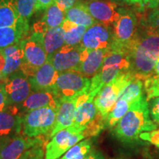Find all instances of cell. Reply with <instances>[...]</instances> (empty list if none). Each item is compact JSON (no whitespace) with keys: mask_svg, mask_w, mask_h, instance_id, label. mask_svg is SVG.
Wrapping results in <instances>:
<instances>
[{"mask_svg":"<svg viewBox=\"0 0 159 159\" xmlns=\"http://www.w3.org/2000/svg\"><path fill=\"white\" fill-rule=\"evenodd\" d=\"M128 51L130 71L136 77L145 80L151 76L159 60V34L150 27L142 35L136 33Z\"/></svg>","mask_w":159,"mask_h":159,"instance_id":"1","label":"cell"},{"mask_svg":"<svg viewBox=\"0 0 159 159\" xmlns=\"http://www.w3.org/2000/svg\"><path fill=\"white\" fill-rule=\"evenodd\" d=\"M28 30V24L25 21H21L15 27L0 28V50L23 40Z\"/></svg>","mask_w":159,"mask_h":159,"instance_id":"22","label":"cell"},{"mask_svg":"<svg viewBox=\"0 0 159 159\" xmlns=\"http://www.w3.org/2000/svg\"><path fill=\"white\" fill-rule=\"evenodd\" d=\"M56 2L61 9L66 11L75 5L77 3V0H56Z\"/></svg>","mask_w":159,"mask_h":159,"instance_id":"34","label":"cell"},{"mask_svg":"<svg viewBox=\"0 0 159 159\" xmlns=\"http://www.w3.org/2000/svg\"><path fill=\"white\" fill-rule=\"evenodd\" d=\"M77 98L78 97L61 101V106L57 113L54 128L49 134L50 138H52L59 131L73 125Z\"/></svg>","mask_w":159,"mask_h":159,"instance_id":"20","label":"cell"},{"mask_svg":"<svg viewBox=\"0 0 159 159\" xmlns=\"http://www.w3.org/2000/svg\"><path fill=\"white\" fill-rule=\"evenodd\" d=\"M32 149H33V148H32ZM32 149H30V150H29L28 151H27V152H25V153H23L21 156L19 157V158H17V159H27V158H28L29 156H30V153H31Z\"/></svg>","mask_w":159,"mask_h":159,"instance_id":"40","label":"cell"},{"mask_svg":"<svg viewBox=\"0 0 159 159\" xmlns=\"http://www.w3.org/2000/svg\"><path fill=\"white\" fill-rule=\"evenodd\" d=\"M159 5V0H143V5L146 6L148 8L155 9Z\"/></svg>","mask_w":159,"mask_h":159,"instance_id":"38","label":"cell"},{"mask_svg":"<svg viewBox=\"0 0 159 159\" xmlns=\"http://www.w3.org/2000/svg\"><path fill=\"white\" fill-rule=\"evenodd\" d=\"M135 77H136L131 71L121 73L105 85L95 97L94 104L97 111L105 119L123 89Z\"/></svg>","mask_w":159,"mask_h":159,"instance_id":"5","label":"cell"},{"mask_svg":"<svg viewBox=\"0 0 159 159\" xmlns=\"http://www.w3.org/2000/svg\"><path fill=\"white\" fill-rule=\"evenodd\" d=\"M159 75V60L157 61L156 65H155V67L153 69V71H152V75H151V76H152V75Z\"/></svg>","mask_w":159,"mask_h":159,"instance_id":"39","label":"cell"},{"mask_svg":"<svg viewBox=\"0 0 159 159\" xmlns=\"http://www.w3.org/2000/svg\"><path fill=\"white\" fill-rule=\"evenodd\" d=\"M47 61L43 34L33 31L28 38L24 39V57L20 70L28 77H32Z\"/></svg>","mask_w":159,"mask_h":159,"instance_id":"4","label":"cell"},{"mask_svg":"<svg viewBox=\"0 0 159 159\" xmlns=\"http://www.w3.org/2000/svg\"><path fill=\"white\" fill-rule=\"evenodd\" d=\"M139 139L159 148V129L150 132L142 133L139 136Z\"/></svg>","mask_w":159,"mask_h":159,"instance_id":"30","label":"cell"},{"mask_svg":"<svg viewBox=\"0 0 159 159\" xmlns=\"http://www.w3.org/2000/svg\"><path fill=\"white\" fill-rule=\"evenodd\" d=\"M27 159H45V153L41 147L32 149L31 153Z\"/></svg>","mask_w":159,"mask_h":159,"instance_id":"33","label":"cell"},{"mask_svg":"<svg viewBox=\"0 0 159 159\" xmlns=\"http://www.w3.org/2000/svg\"><path fill=\"white\" fill-rule=\"evenodd\" d=\"M109 51L110 49H85L80 64L76 71L88 78L94 77L100 70Z\"/></svg>","mask_w":159,"mask_h":159,"instance_id":"17","label":"cell"},{"mask_svg":"<svg viewBox=\"0 0 159 159\" xmlns=\"http://www.w3.org/2000/svg\"><path fill=\"white\" fill-rule=\"evenodd\" d=\"M55 2H56V0H37L36 11L46 10Z\"/></svg>","mask_w":159,"mask_h":159,"instance_id":"36","label":"cell"},{"mask_svg":"<svg viewBox=\"0 0 159 159\" xmlns=\"http://www.w3.org/2000/svg\"><path fill=\"white\" fill-rule=\"evenodd\" d=\"M8 107V99L3 83H0V112L5 111Z\"/></svg>","mask_w":159,"mask_h":159,"instance_id":"31","label":"cell"},{"mask_svg":"<svg viewBox=\"0 0 159 159\" xmlns=\"http://www.w3.org/2000/svg\"><path fill=\"white\" fill-rule=\"evenodd\" d=\"M22 129V116L19 107L8 106L0 112V141L7 140L21 133Z\"/></svg>","mask_w":159,"mask_h":159,"instance_id":"14","label":"cell"},{"mask_svg":"<svg viewBox=\"0 0 159 159\" xmlns=\"http://www.w3.org/2000/svg\"><path fill=\"white\" fill-rule=\"evenodd\" d=\"M1 52L5 59V66L2 71V76L4 80L21 68L24 57V39L2 49Z\"/></svg>","mask_w":159,"mask_h":159,"instance_id":"19","label":"cell"},{"mask_svg":"<svg viewBox=\"0 0 159 159\" xmlns=\"http://www.w3.org/2000/svg\"><path fill=\"white\" fill-rule=\"evenodd\" d=\"M2 83L7 93L8 106L19 107L32 93L28 77L20 69L4 80Z\"/></svg>","mask_w":159,"mask_h":159,"instance_id":"9","label":"cell"},{"mask_svg":"<svg viewBox=\"0 0 159 159\" xmlns=\"http://www.w3.org/2000/svg\"><path fill=\"white\" fill-rule=\"evenodd\" d=\"M85 128L71 125L57 133L46 146L45 159H59L69 149L85 138Z\"/></svg>","mask_w":159,"mask_h":159,"instance_id":"7","label":"cell"},{"mask_svg":"<svg viewBox=\"0 0 159 159\" xmlns=\"http://www.w3.org/2000/svg\"><path fill=\"white\" fill-rule=\"evenodd\" d=\"M119 17L113 24L114 42L111 49H125L128 50L130 43L135 39L137 19L133 12L119 8Z\"/></svg>","mask_w":159,"mask_h":159,"instance_id":"8","label":"cell"},{"mask_svg":"<svg viewBox=\"0 0 159 159\" xmlns=\"http://www.w3.org/2000/svg\"><path fill=\"white\" fill-rule=\"evenodd\" d=\"M62 25L65 31V45L77 46L81 44L87 27L75 25L66 19Z\"/></svg>","mask_w":159,"mask_h":159,"instance_id":"26","label":"cell"},{"mask_svg":"<svg viewBox=\"0 0 159 159\" xmlns=\"http://www.w3.org/2000/svg\"><path fill=\"white\" fill-rule=\"evenodd\" d=\"M144 87L152 86V85H159V75H152L144 80Z\"/></svg>","mask_w":159,"mask_h":159,"instance_id":"37","label":"cell"},{"mask_svg":"<svg viewBox=\"0 0 159 159\" xmlns=\"http://www.w3.org/2000/svg\"><path fill=\"white\" fill-rule=\"evenodd\" d=\"M21 21L16 0H0V28L15 27Z\"/></svg>","mask_w":159,"mask_h":159,"instance_id":"25","label":"cell"},{"mask_svg":"<svg viewBox=\"0 0 159 159\" xmlns=\"http://www.w3.org/2000/svg\"><path fill=\"white\" fill-rule=\"evenodd\" d=\"M59 72L52 64L47 61L32 77H28L32 92L52 90L56 82Z\"/></svg>","mask_w":159,"mask_h":159,"instance_id":"18","label":"cell"},{"mask_svg":"<svg viewBox=\"0 0 159 159\" xmlns=\"http://www.w3.org/2000/svg\"><path fill=\"white\" fill-rule=\"evenodd\" d=\"M85 48L81 44L64 45L47 58L58 72L77 70L82 60Z\"/></svg>","mask_w":159,"mask_h":159,"instance_id":"10","label":"cell"},{"mask_svg":"<svg viewBox=\"0 0 159 159\" xmlns=\"http://www.w3.org/2000/svg\"><path fill=\"white\" fill-rule=\"evenodd\" d=\"M66 19L77 25H82L87 28L98 23L90 14L84 3L77 2L65 11Z\"/></svg>","mask_w":159,"mask_h":159,"instance_id":"24","label":"cell"},{"mask_svg":"<svg viewBox=\"0 0 159 159\" xmlns=\"http://www.w3.org/2000/svg\"><path fill=\"white\" fill-rule=\"evenodd\" d=\"M155 30H156V31L157 32V33H158V34H159V27H158V28H157V29Z\"/></svg>","mask_w":159,"mask_h":159,"instance_id":"45","label":"cell"},{"mask_svg":"<svg viewBox=\"0 0 159 159\" xmlns=\"http://www.w3.org/2000/svg\"><path fill=\"white\" fill-rule=\"evenodd\" d=\"M110 1L113 2H118V3H123V2H127V0H110Z\"/></svg>","mask_w":159,"mask_h":159,"instance_id":"42","label":"cell"},{"mask_svg":"<svg viewBox=\"0 0 159 159\" xmlns=\"http://www.w3.org/2000/svg\"><path fill=\"white\" fill-rule=\"evenodd\" d=\"M43 140L40 137L31 138L27 136L17 135L4 140L2 146V159H17L32 148L41 147Z\"/></svg>","mask_w":159,"mask_h":159,"instance_id":"12","label":"cell"},{"mask_svg":"<svg viewBox=\"0 0 159 159\" xmlns=\"http://www.w3.org/2000/svg\"><path fill=\"white\" fill-rule=\"evenodd\" d=\"M127 3L140 4L141 5H143V0H127Z\"/></svg>","mask_w":159,"mask_h":159,"instance_id":"41","label":"cell"},{"mask_svg":"<svg viewBox=\"0 0 159 159\" xmlns=\"http://www.w3.org/2000/svg\"><path fill=\"white\" fill-rule=\"evenodd\" d=\"M2 80H2V73L0 72V82L2 83Z\"/></svg>","mask_w":159,"mask_h":159,"instance_id":"44","label":"cell"},{"mask_svg":"<svg viewBox=\"0 0 159 159\" xmlns=\"http://www.w3.org/2000/svg\"><path fill=\"white\" fill-rule=\"evenodd\" d=\"M92 149V142L87 139L81 141L69 149L59 159H83Z\"/></svg>","mask_w":159,"mask_h":159,"instance_id":"27","label":"cell"},{"mask_svg":"<svg viewBox=\"0 0 159 159\" xmlns=\"http://www.w3.org/2000/svg\"><path fill=\"white\" fill-rule=\"evenodd\" d=\"M3 141H0V159L1 158V152H2V146Z\"/></svg>","mask_w":159,"mask_h":159,"instance_id":"43","label":"cell"},{"mask_svg":"<svg viewBox=\"0 0 159 159\" xmlns=\"http://www.w3.org/2000/svg\"><path fill=\"white\" fill-rule=\"evenodd\" d=\"M65 20V11L55 2L45 10L42 19L33 27V31L43 33L47 30L61 26Z\"/></svg>","mask_w":159,"mask_h":159,"instance_id":"21","label":"cell"},{"mask_svg":"<svg viewBox=\"0 0 159 159\" xmlns=\"http://www.w3.org/2000/svg\"><path fill=\"white\" fill-rule=\"evenodd\" d=\"M61 101L52 90L32 92L22 104L19 106L21 116L29 111L41 108H51L58 111Z\"/></svg>","mask_w":159,"mask_h":159,"instance_id":"13","label":"cell"},{"mask_svg":"<svg viewBox=\"0 0 159 159\" xmlns=\"http://www.w3.org/2000/svg\"><path fill=\"white\" fill-rule=\"evenodd\" d=\"M42 34L47 58L65 45V31L63 25L47 30Z\"/></svg>","mask_w":159,"mask_h":159,"instance_id":"23","label":"cell"},{"mask_svg":"<svg viewBox=\"0 0 159 159\" xmlns=\"http://www.w3.org/2000/svg\"><path fill=\"white\" fill-rule=\"evenodd\" d=\"M91 80L76 70L59 72L52 91L60 101L79 97L89 92Z\"/></svg>","mask_w":159,"mask_h":159,"instance_id":"3","label":"cell"},{"mask_svg":"<svg viewBox=\"0 0 159 159\" xmlns=\"http://www.w3.org/2000/svg\"><path fill=\"white\" fill-rule=\"evenodd\" d=\"M147 94V100L159 97V85H152V86L144 87Z\"/></svg>","mask_w":159,"mask_h":159,"instance_id":"32","label":"cell"},{"mask_svg":"<svg viewBox=\"0 0 159 159\" xmlns=\"http://www.w3.org/2000/svg\"><path fill=\"white\" fill-rule=\"evenodd\" d=\"M83 159H105V157L101 151L92 148L89 153Z\"/></svg>","mask_w":159,"mask_h":159,"instance_id":"35","label":"cell"},{"mask_svg":"<svg viewBox=\"0 0 159 159\" xmlns=\"http://www.w3.org/2000/svg\"><path fill=\"white\" fill-rule=\"evenodd\" d=\"M57 111L51 108H41L22 116V130L25 136L35 138L52 130Z\"/></svg>","mask_w":159,"mask_h":159,"instance_id":"6","label":"cell"},{"mask_svg":"<svg viewBox=\"0 0 159 159\" xmlns=\"http://www.w3.org/2000/svg\"><path fill=\"white\" fill-rule=\"evenodd\" d=\"M16 2L20 18L28 23L34 12L36 11L37 0H16Z\"/></svg>","mask_w":159,"mask_h":159,"instance_id":"28","label":"cell"},{"mask_svg":"<svg viewBox=\"0 0 159 159\" xmlns=\"http://www.w3.org/2000/svg\"><path fill=\"white\" fill-rule=\"evenodd\" d=\"M148 102L151 119L156 124H159V97L151 99Z\"/></svg>","mask_w":159,"mask_h":159,"instance_id":"29","label":"cell"},{"mask_svg":"<svg viewBox=\"0 0 159 159\" xmlns=\"http://www.w3.org/2000/svg\"><path fill=\"white\" fill-rule=\"evenodd\" d=\"M95 95L85 93L77 98L74 123L75 126L85 128L94 120L99 112L94 104Z\"/></svg>","mask_w":159,"mask_h":159,"instance_id":"15","label":"cell"},{"mask_svg":"<svg viewBox=\"0 0 159 159\" xmlns=\"http://www.w3.org/2000/svg\"><path fill=\"white\" fill-rule=\"evenodd\" d=\"M84 5L99 23L113 25L119 17L116 4L110 0H89Z\"/></svg>","mask_w":159,"mask_h":159,"instance_id":"16","label":"cell"},{"mask_svg":"<svg viewBox=\"0 0 159 159\" xmlns=\"http://www.w3.org/2000/svg\"><path fill=\"white\" fill-rule=\"evenodd\" d=\"M156 129L157 125L150 116L147 97L143 94L131 104L128 112L113 129V133L121 142L131 144L138 142L142 133Z\"/></svg>","mask_w":159,"mask_h":159,"instance_id":"2","label":"cell"},{"mask_svg":"<svg viewBox=\"0 0 159 159\" xmlns=\"http://www.w3.org/2000/svg\"><path fill=\"white\" fill-rule=\"evenodd\" d=\"M114 42V31L111 25L97 23L87 28L81 46L85 49H111Z\"/></svg>","mask_w":159,"mask_h":159,"instance_id":"11","label":"cell"}]
</instances>
